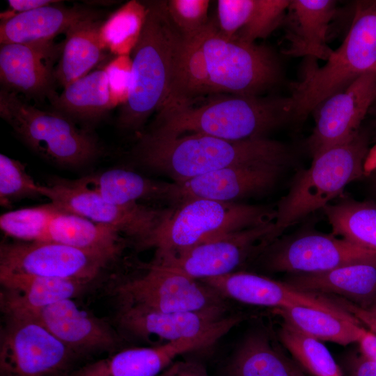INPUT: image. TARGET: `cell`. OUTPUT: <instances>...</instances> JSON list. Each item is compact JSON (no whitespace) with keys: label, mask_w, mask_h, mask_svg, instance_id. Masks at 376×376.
<instances>
[{"label":"cell","mask_w":376,"mask_h":376,"mask_svg":"<svg viewBox=\"0 0 376 376\" xmlns=\"http://www.w3.org/2000/svg\"><path fill=\"white\" fill-rule=\"evenodd\" d=\"M175 376H210L201 364L195 361H175Z\"/></svg>","instance_id":"44"},{"label":"cell","mask_w":376,"mask_h":376,"mask_svg":"<svg viewBox=\"0 0 376 376\" xmlns=\"http://www.w3.org/2000/svg\"><path fill=\"white\" fill-rule=\"evenodd\" d=\"M52 43L1 45L0 79L4 89L30 97L48 95L54 79Z\"/></svg>","instance_id":"22"},{"label":"cell","mask_w":376,"mask_h":376,"mask_svg":"<svg viewBox=\"0 0 376 376\" xmlns=\"http://www.w3.org/2000/svg\"><path fill=\"white\" fill-rule=\"evenodd\" d=\"M376 67V0L357 1L341 45L322 67H310L291 86L292 118L304 120L324 100Z\"/></svg>","instance_id":"5"},{"label":"cell","mask_w":376,"mask_h":376,"mask_svg":"<svg viewBox=\"0 0 376 376\" xmlns=\"http://www.w3.org/2000/svg\"><path fill=\"white\" fill-rule=\"evenodd\" d=\"M219 32L228 38L246 43L269 36L282 22L288 0H219Z\"/></svg>","instance_id":"25"},{"label":"cell","mask_w":376,"mask_h":376,"mask_svg":"<svg viewBox=\"0 0 376 376\" xmlns=\"http://www.w3.org/2000/svg\"><path fill=\"white\" fill-rule=\"evenodd\" d=\"M336 6L332 0L290 1L284 19L287 25L284 54L327 61L333 52L327 37Z\"/></svg>","instance_id":"23"},{"label":"cell","mask_w":376,"mask_h":376,"mask_svg":"<svg viewBox=\"0 0 376 376\" xmlns=\"http://www.w3.org/2000/svg\"><path fill=\"white\" fill-rule=\"evenodd\" d=\"M375 100L376 67L324 100L314 110L315 124L307 142L312 157L356 135Z\"/></svg>","instance_id":"15"},{"label":"cell","mask_w":376,"mask_h":376,"mask_svg":"<svg viewBox=\"0 0 376 376\" xmlns=\"http://www.w3.org/2000/svg\"><path fill=\"white\" fill-rule=\"evenodd\" d=\"M100 26L93 15L80 20L66 31L61 58L54 72V79L63 88L88 75L102 59Z\"/></svg>","instance_id":"28"},{"label":"cell","mask_w":376,"mask_h":376,"mask_svg":"<svg viewBox=\"0 0 376 376\" xmlns=\"http://www.w3.org/2000/svg\"><path fill=\"white\" fill-rule=\"evenodd\" d=\"M363 308H364L371 316L376 319V300L368 307Z\"/></svg>","instance_id":"46"},{"label":"cell","mask_w":376,"mask_h":376,"mask_svg":"<svg viewBox=\"0 0 376 376\" xmlns=\"http://www.w3.org/2000/svg\"><path fill=\"white\" fill-rule=\"evenodd\" d=\"M223 297L253 306L274 309L306 306L344 318L354 315L336 301L319 294L299 290L287 282L256 274L235 272L225 276L201 280Z\"/></svg>","instance_id":"18"},{"label":"cell","mask_w":376,"mask_h":376,"mask_svg":"<svg viewBox=\"0 0 376 376\" xmlns=\"http://www.w3.org/2000/svg\"><path fill=\"white\" fill-rule=\"evenodd\" d=\"M39 191L63 210L117 230L141 250L173 209L153 208L141 203L115 204L73 180L58 179L40 185Z\"/></svg>","instance_id":"11"},{"label":"cell","mask_w":376,"mask_h":376,"mask_svg":"<svg viewBox=\"0 0 376 376\" xmlns=\"http://www.w3.org/2000/svg\"><path fill=\"white\" fill-rule=\"evenodd\" d=\"M273 221L154 258L150 263L199 281L225 276L269 245Z\"/></svg>","instance_id":"13"},{"label":"cell","mask_w":376,"mask_h":376,"mask_svg":"<svg viewBox=\"0 0 376 376\" xmlns=\"http://www.w3.org/2000/svg\"><path fill=\"white\" fill-rule=\"evenodd\" d=\"M358 344L360 351L376 359V334L366 329Z\"/></svg>","instance_id":"45"},{"label":"cell","mask_w":376,"mask_h":376,"mask_svg":"<svg viewBox=\"0 0 376 376\" xmlns=\"http://www.w3.org/2000/svg\"><path fill=\"white\" fill-rule=\"evenodd\" d=\"M150 132L159 136L201 134L230 141L265 137L292 118L290 97L230 95L199 105L162 108Z\"/></svg>","instance_id":"2"},{"label":"cell","mask_w":376,"mask_h":376,"mask_svg":"<svg viewBox=\"0 0 376 376\" xmlns=\"http://www.w3.org/2000/svg\"><path fill=\"white\" fill-rule=\"evenodd\" d=\"M374 116H375V141H376V104L374 106V107H371L370 110H369Z\"/></svg>","instance_id":"48"},{"label":"cell","mask_w":376,"mask_h":376,"mask_svg":"<svg viewBox=\"0 0 376 376\" xmlns=\"http://www.w3.org/2000/svg\"><path fill=\"white\" fill-rule=\"evenodd\" d=\"M235 327L231 318L191 338L152 347L120 349L107 357L75 368L67 376H159L182 354L213 345Z\"/></svg>","instance_id":"14"},{"label":"cell","mask_w":376,"mask_h":376,"mask_svg":"<svg viewBox=\"0 0 376 376\" xmlns=\"http://www.w3.org/2000/svg\"><path fill=\"white\" fill-rule=\"evenodd\" d=\"M136 153L143 165L176 183L230 166L285 167L292 159L288 146L266 137L230 141L201 134L148 132L141 136Z\"/></svg>","instance_id":"1"},{"label":"cell","mask_w":376,"mask_h":376,"mask_svg":"<svg viewBox=\"0 0 376 376\" xmlns=\"http://www.w3.org/2000/svg\"><path fill=\"white\" fill-rule=\"evenodd\" d=\"M175 368L172 365L159 376H175Z\"/></svg>","instance_id":"47"},{"label":"cell","mask_w":376,"mask_h":376,"mask_svg":"<svg viewBox=\"0 0 376 376\" xmlns=\"http://www.w3.org/2000/svg\"><path fill=\"white\" fill-rule=\"evenodd\" d=\"M115 204L127 205L141 201H168L172 182L148 178L125 169H111L73 180Z\"/></svg>","instance_id":"27"},{"label":"cell","mask_w":376,"mask_h":376,"mask_svg":"<svg viewBox=\"0 0 376 376\" xmlns=\"http://www.w3.org/2000/svg\"><path fill=\"white\" fill-rule=\"evenodd\" d=\"M228 310L164 312L139 306H118L119 333L141 339L155 336L164 343L191 338L218 325Z\"/></svg>","instance_id":"20"},{"label":"cell","mask_w":376,"mask_h":376,"mask_svg":"<svg viewBox=\"0 0 376 376\" xmlns=\"http://www.w3.org/2000/svg\"><path fill=\"white\" fill-rule=\"evenodd\" d=\"M0 115L33 151L53 164L78 167L99 152L95 138L70 118L40 109L4 88L0 92Z\"/></svg>","instance_id":"7"},{"label":"cell","mask_w":376,"mask_h":376,"mask_svg":"<svg viewBox=\"0 0 376 376\" xmlns=\"http://www.w3.org/2000/svg\"><path fill=\"white\" fill-rule=\"evenodd\" d=\"M376 182V181H375Z\"/></svg>","instance_id":"51"},{"label":"cell","mask_w":376,"mask_h":376,"mask_svg":"<svg viewBox=\"0 0 376 376\" xmlns=\"http://www.w3.org/2000/svg\"><path fill=\"white\" fill-rule=\"evenodd\" d=\"M322 210L334 235L376 253V202L345 199Z\"/></svg>","instance_id":"34"},{"label":"cell","mask_w":376,"mask_h":376,"mask_svg":"<svg viewBox=\"0 0 376 376\" xmlns=\"http://www.w3.org/2000/svg\"><path fill=\"white\" fill-rule=\"evenodd\" d=\"M146 15L145 3L132 0L123 5L100 26L102 49L116 56L130 55L139 39Z\"/></svg>","instance_id":"35"},{"label":"cell","mask_w":376,"mask_h":376,"mask_svg":"<svg viewBox=\"0 0 376 376\" xmlns=\"http://www.w3.org/2000/svg\"><path fill=\"white\" fill-rule=\"evenodd\" d=\"M375 178V180L376 181V170L372 173Z\"/></svg>","instance_id":"50"},{"label":"cell","mask_w":376,"mask_h":376,"mask_svg":"<svg viewBox=\"0 0 376 376\" xmlns=\"http://www.w3.org/2000/svg\"><path fill=\"white\" fill-rule=\"evenodd\" d=\"M114 283L111 291L118 306H139L164 312L228 310L226 298L201 281L156 267Z\"/></svg>","instance_id":"10"},{"label":"cell","mask_w":376,"mask_h":376,"mask_svg":"<svg viewBox=\"0 0 376 376\" xmlns=\"http://www.w3.org/2000/svg\"><path fill=\"white\" fill-rule=\"evenodd\" d=\"M95 282L23 274L0 273L3 315L31 317L40 310L84 293Z\"/></svg>","instance_id":"21"},{"label":"cell","mask_w":376,"mask_h":376,"mask_svg":"<svg viewBox=\"0 0 376 376\" xmlns=\"http://www.w3.org/2000/svg\"><path fill=\"white\" fill-rule=\"evenodd\" d=\"M345 367L347 376H376V359L360 350L347 357Z\"/></svg>","instance_id":"41"},{"label":"cell","mask_w":376,"mask_h":376,"mask_svg":"<svg viewBox=\"0 0 376 376\" xmlns=\"http://www.w3.org/2000/svg\"><path fill=\"white\" fill-rule=\"evenodd\" d=\"M0 376H67L79 358L33 318L3 315Z\"/></svg>","instance_id":"9"},{"label":"cell","mask_w":376,"mask_h":376,"mask_svg":"<svg viewBox=\"0 0 376 376\" xmlns=\"http://www.w3.org/2000/svg\"><path fill=\"white\" fill-rule=\"evenodd\" d=\"M112 107L125 105L132 84V59L130 55L116 56L104 68Z\"/></svg>","instance_id":"40"},{"label":"cell","mask_w":376,"mask_h":376,"mask_svg":"<svg viewBox=\"0 0 376 376\" xmlns=\"http://www.w3.org/2000/svg\"><path fill=\"white\" fill-rule=\"evenodd\" d=\"M19 161L0 155V203L6 206L19 199L40 196L39 187Z\"/></svg>","instance_id":"38"},{"label":"cell","mask_w":376,"mask_h":376,"mask_svg":"<svg viewBox=\"0 0 376 376\" xmlns=\"http://www.w3.org/2000/svg\"><path fill=\"white\" fill-rule=\"evenodd\" d=\"M197 36L207 65L211 93L258 96L279 81L280 63L270 49L228 38L213 21Z\"/></svg>","instance_id":"8"},{"label":"cell","mask_w":376,"mask_h":376,"mask_svg":"<svg viewBox=\"0 0 376 376\" xmlns=\"http://www.w3.org/2000/svg\"><path fill=\"white\" fill-rule=\"evenodd\" d=\"M209 93L207 65L198 36H183L169 93L162 108L187 104L194 97Z\"/></svg>","instance_id":"33"},{"label":"cell","mask_w":376,"mask_h":376,"mask_svg":"<svg viewBox=\"0 0 376 376\" xmlns=\"http://www.w3.org/2000/svg\"><path fill=\"white\" fill-rule=\"evenodd\" d=\"M145 4L144 26L132 51L131 91L118 118L119 125L130 130L140 128L164 104L183 40L169 15L166 1Z\"/></svg>","instance_id":"3"},{"label":"cell","mask_w":376,"mask_h":376,"mask_svg":"<svg viewBox=\"0 0 376 376\" xmlns=\"http://www.w3.org/2000/svg\"><path fill=\"white\" fill-rule=\"evenodd\" d=\"M279 336L283 346L313 376H344L339 365L321 341L284 323Z\"/></svg>","instance_id":"36"},{"label":"cell","mask_w":376,"mask_h":376,"mask_svg":"<svg viewBox=\"0 0 376 376\" xmlns=\"http://www.w3.org/2000/svg\"><path fill=\"white\" fill-rule=\"evenodd\" d=\"M61 210L49 202L8 211L0 217V228L7 236L20 242H47L50 223Z\"/></svg>","instance_id":"37"},{"label":"cell","mask_w":376,"mask_h":376,"mask_svg":"<svg viewBox=\"0 0 376 376\" xmlns=\"http://www.w3.org/2000/svg\"><path fill=\"white\" fill-rule=\"evenodd\" d=\"M316 294H335L366 308L376 300V255L329 271L293 274L287 281Z\"/></svg>","instance_id":"24"},{"label":"cell","mask_w":376,"mask_h":376,"mask_svg":"<svg viewBox=\"0 0 376 376\" xmlns=\"http://www.w3.org/2000/svg\"><path fill=\"white\" fill-rule=\"evenodd\" d=\"M368 143V136L361 130L345 143L313 157L311 166L296 175L275 208L270 244L291 226L323 209L350 183L366 175Z\"/></svg>","instance_id":"4"},{"label":"cell","mask_w":376,"mask_h":376,"mask_svg":"<svg viewBox=\"0 0 376 376\" xmlns=\"http://www.w3.org/2000/svg\"><path fill=\"white\" fill-rule=\"evenodd\" d=\"M166 4L171 21L185 38L198 36L210 22L208 0H169Z\"/></svg>","instance_id":"39"},{"label":"cell","mask_w":376,"mask_h":376,"mask_svg":"<svg viewBox=\"0 0 376 376\" xmlns=\"http://www.w3.org/2000/svg\"><path fill=\"white\" fill-rule=\"evenodd\" d=\"M296 376H304L301 371L299 370V368H298L297 371Z\"/></svg>","instance_id":"49"},{"label":"cell","mask_w":376,"mask_h":376,"mask_svg":"<svg viewBox=\"0 0 376 376\" xmlns=\"http://www.w3.org/2000/svg\"><path fill=\"white\" fill-rule=\"evenodd\" d=\"M284 168L275 165L230 166L182 182H173L169 202L175 205L195 198L235 202L269 190Z\"/></svg>","instance_id":"19"},{"label":"cell","mask_w":376,"mask_h":376,"mask_svg":"<svg viewBox=\"0 0 376 376\" xmlns=\"http://www.w3.org/2000/svg\"><path fill=\"white\" fill-rule=\"evenodd\" d=\"M119 256L82 250L51 241L2 242L0 273L95 282Z\"/></svg>","instance_id":"12"},{"label":"cell","mask_w":376,"mask_h":376,"mask_svg":"<svg viewBox=\"0 0 376 376\" xmlns=\"http://www.w3.org/2000/svg\"><path fill=\"white\" fill-rule=\"evenodd\" d=\"M116 229L77 214L61 210L52 219L48 241L86 251L120 255L125 241Z\"/></svg>","instance_id":"29"},{"label":"cell","mask_w":376,"mask_h":376,"mask_svg":"<svg viewBox=\"0 0 376 376\" xmlns=\"http://www.w3.org/2000/svg\"><path fill=\"white\" fill-rule=\"evenodd\" d=\"M275 209L203 198L185 201L157 228L143 249L154 258L175 253L212 239L274 221Z\"/></svg>","instance_id":"6"},{"label":"cell","mask_w":376,"mask_h":376,"mask_svg":"<svg viewBox=\"0 0 376 376\" xmlns=\"http://www.w3.org/2000/svg\"><path fill=\"white\" fill-rule=\"evenodd\" d=\"M274 310L284 324L321 342H331L340 345L358 343L365 330L354 316L344 318L306 306Z\"/></svg>","instance_id":"30"},{"label":"cell","mask_w":376,"mask_h":376,"mask_svg":"<svg viewBox=\"0 0 376 376\" xmlns=\"http://www.w3.org/2000/svg\"><path fill=\"white\" fill-rule=\"evenodd\" d=\"M58 2L54 0H9L8 1L9 8L1 13V20L9 19L18 13L28 12Z\"/></svg>","instance_id":"42"},{"label":"cell","mask_w":376,"mask_h":376,"mask_svg":"<svg viewBox=\"0 0 376 376\" xmlns=\"http://www.w3.org/2000/svg\"><path fill=\"white\" fill-rule=\"evenodd\" d=\"M339 303L352 314L361 324L366 326L368 330L376 334V319L371 316L364 308L344 299L340 300Z\"/></svg>","instance_id":"43"},{"label":"cell","mask_w":376,"mask_h":376,"mask_svg":"<svg viewBox=\"0 0 376 376\" xmlns=\"http://www.w3.org/2000/svg\"><path fill=\"white\" fill-rule=\"evenodd\" d=\"M79 359L120 349L123 336L107 321L79 307L74 299L52 304L31 316Z\"/></svg>","instance_id":"17"},{"label":"cell","mask_w":376,"mask_h":376,"mask_svg":"<svg viewBox=\"0 0 376 376\" xmlns=\"http://www.w3.org/2000/svg\"><path fill=\"white\" fill-rule=\"evenodd\" d=\"M55 3L1 20V45L52 43L57 35L66 33L80 20L95 15L84 8L63 7Z\"/></svg>","instance_id":"26"},{"label":"cell","mask_w":376,"mask_h":376,"mask_svg":"<svg viewBox=\"0 0 376 376\" xmlns=\"http://www.w3.org/2000/svg\"><path fill=\"white\" fill-rule=\"evenodd\" d=\"M375 255L333 233L307 232L275 245L268 253L266 267L276 272L315 274Z\"/></svg>","instance_id":"16"},{"label":"cell","mask_w":376,"mask_h":376,"mask_svg":"<svg viewBox=\"0 0 376 376\" xmlns=\"http://www.w3.org/2000/svg\"><path fill=\"white\" fill-rule=\"evenodd\" d=\"M47 97L55 111L70 118L92 120L113 108L104 69L77 79L60 94L52 91Z\"/></svg>","instance_id":"32"},{"label":"cell","mask_w":376,"mask_h":376,"mask_svg":"<svg viewBox=\"0 0 376 376\" xmlns=\"http://www.w3.org/2000/svg\"><path fill=\"white\" fill-rule=\"evenodd\" d=\"M299 368L262 331L248 334L225 366L226 376H296Z\"/></svg>","instance_id":"31"}]
</instances>
